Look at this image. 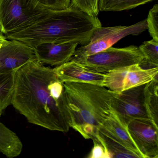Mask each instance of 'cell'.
<instances>
[{"label": "cell", "instance_id": "cell-1", "mask_svg": "<svg viewBox=\"0 0 158 158\" xmlns=\"http://www.w3.org/2000/svg\"><path fill=\"white\" fill-rule=\"evenodd\" d=\"M12 105L30 123L65 133L70 128L64 83L53 69L38 60L29 62L16 72Z\"/></svg>", "mask_w": 158, "mask_h": 158}, {"label": "cell", "instance_id": "cell-2", "mask_svg": "<svg viewBox=\"0 0 158 158\" xmlns=\"http://www.w3.org/2000/svg\"><path fill=\"white\" fill-rule=\"evenodd\" d=\"M101 27L97 16L89 15L70 6L63 10H53L43 20L5 36L9 40L18 41L33 48L48 43H78L83 45Z\"/></svg>", "mask_w": 158, "mask_h": 158}, {"label": "cell", "instance_id": "cell-3", "mask_svg": "<svg viewBox=\"0 0 158 158\" xmlns=\"http://www.w3.org/2000/svg\"><path fill=\"white\" fill-rule=\"evenodd\" d=\"M64 85L70 128L85 139L98 142L99 128L111 112L114 92L92 84L64 82Z\"/></svg>", "mask_w": 158, "mask_h": 158}, {"label": "cell", "instance_id": "cell-4", "mask_svg": "<svg viewBox=\"0 0 158 158\" xmlns=\"http://www.w3.org/2000/svg\"><path fill=\"white\" fill-rule=\"evenodd\" d=\"M53 10L38 0H0V33L22 30L48 17Z\"/></svg>", "mask_w": 158, "mask_h": 158}, {"label": "cell", "instance_id": "cell-5", "mask_svg": "<svg viewBox=\"0 0 158 158\" xmlns=\"http://www.w3.org/2000/svg\"><path fill=\"white\" fill-rule=\"evenodd\" d=\"M91 71L109 73L134 64L144 66L145 58L139 47L130 45L124 48L111 47L97 53L73 60Z\"/></svg>", "mask_w": 158, "mask_h": 158}, {"label": "cell", "instance_id": "cell-6", "mask_svg": "<svg viewBox=\"0 0 158 158\" xmlns=\"http://www.w3.org/2000/svg\"><path fill=\"white\" fill-rule=\"evenodd\" d=\"M147 29L146 19L129 26H115L98 28L94 32L90 41L76 49L70 61L97 53L113 45L129 35L136 36Z\"/></svg>", "mask_w": 158, "mask_h": 158}, {"label": "cell", "instance_id": "cell-7", "mask_svg": "<svg viewBox=\"0 0 158 158\" xmlns=\"http://www.w3.org/2000/svg\"><path fill=\"white\" fill-rule=\"evenodd\" d=\"M145 85L133 87L121 93L114 92L111 108L125 125L133 119L145 120L152 122L146 106Z\"/></svg>", "mask_w": 158, "mask_h": 158}, {"label": "cell", "instance_id": "cell-8", "mask_svg": "<svg viewBox=\"0 0 158 158\" xmlns=\"http://www.w3.org/2000/svg\"><path fill=\"white\" fill-rule=\"evenodd\" d=\"M158 76V67L142 68L134 64L121 68L105 74L102 85L109 90L120 93L151 82Z\"/></svg>", "mask_w": 158, "mask_h": 158}, {"label": "cell", "instance_id": "cell-9", "mask_svg": "<svg viewBox=\"0 0 158 158\" xmlns=\"http://www.w3.org/2000/svg\"><path fill=\"white\" fill-rule=\"evenodd\" d=\"M126 128L144 158H153L158 156V127L152 122L131 120Z\"/></svg>", "mask_w": 158, "mask_h": 158}, {"label": "cell", "instance_id": "cell-10", "mask_svg": "<svg viewBox=\"0 0 158 158\" xmlns=\"http://www.w3.org/2000/svg\"><path fill=\"white\" fill-rule=\"evenodd\" d=\"M37 60L34 48L16 40H6L0 49V73L16 71Z\"/></svg>", "mask_w": 158, "mask_h": 158}, {"label": "cell", "instance_id": "cell-11", "mask_svg": "<svg viewBox=\"0 0 158 158\" xmlns=\"http://www.w3.org/2000/svg\"><path fill=\"white\" fill-rule=\"evenodd\" d=\"M78 43H44L34 48L37 60L42 64L59 66L70 61Z\"/></svg>", "mask_w": 158, "mask_h": 158}, {"label": "cell", "instance_id": "cell-12", "mask_svg": "<svg viewBox=\"0 0 158 158\" xmlns=\"http://www.w3.org/2000/svg\"><path fill=\"white\" fill-rule=\"evenodd\" d=\"M63 82H81L102 85L105 74L91 71L80 64L70 61L53 69Z\"/></svg>", "mask_w": 158, "mask_h": 158}, {"label": "cell", "instance_id": "cell-13", "mask_svg": "<svg viewBox=\"0 0 158 158\" xmlns=\"http://www.w3.org/2000/svg\"><path fill=\"white\" fill-rule=\"evenodd\" d=\"M99 131L110 136L137 156L144 158L128 133L126 125L113 110L101 123Z\"/></svg>", "mask_w": 158, "mask_h": 158}, {"label": "cell", "instance_id": "cell-14", "mask_svg": "<svg viewBox=\"0 0 158 158\" xmlns=\"http://www.w3.org/2000/svg\"><path fill=\"white\" fill-rule=\"evenodd\" d=\"M23 145L15 133L0 122V152L7 158L18 156Z\"/></svg>", "mask_w": 158, "mask_h": 158}, {"label": "cell", "instance_id": "cell-15", "mask_svg": "<svg viewBox=\"0 0 158 158\" xmlns=\"http://www.w3.org/2000/svg\"><path fill=\"white\" fill-rule=\"evenodd\" d=\"M16 71L0 73V117L12 104Z\"/></svg>", "mask_w": 158, "mask_h": 158}, {"label": "cell", "instance_id": "cell-16", "mask_svg": "<svg viewBox=\"0 0 158 158\" xmlns=\"http://www.w3.org/2000/svg\"><path fill=\"white\" fill-rule=\"evenodd\" d=\"M158 76L145 87L147 110L152 122L158 127Z\"/></svg>", "mask_w": 158, "mask_h": 158}, {"label": "cell", "instance_id": "cell-17", "mask_svg": "<svg viewBox=\"0 0 158 158\" xmlns=\"http://www.w3.org/2000/svg\"><path fill=\"white\" fill-rule=\"evenodd\" d=\"M98 142L111 152L112 158H142L137 156L112 137L99 131Z\"/></svg>", "mask_w": 158, "mask_h": 158}, {"label": "cell", "instance_id": "cell-18", "mask_svg": "<svg viewBox=\"0 0 158 158\" xmlns=\"http://www.w3.org/2000/svg\"><path fill=\"white\" fill-rule=\"evenodd\" d=\"M154 0H99V11H122L133 9Z\"/></svg>", "mask_w": 158, "mask_h": 158}, {"label": "cell", "instance_id": "cell-19", "mask_svg": "<svg viewBox=\"0 0 158 158\" xmlns=\"http://www.w3.org/2000/svg\"><path fill=\"white\" fill-rule=\"evenodd\" d=\"M139 48L144 56L145 67H158V42L152 39L145 41Z\"/></svg>", "mask_w": 158, "mask_h": 158}, {"label": "cell", "instance_id": "cell-20", "mask_svg": "<svg viewBox=\"0 0 158 158\" xmlns=\"http://www.w3.org/2000/svg\"><path fill=\"white\" fill-rule=\"evenodd\" d=\"M99 0H71L70 6L89 15L97 16L100 11Z\"/></svg>", "mask_w": 158, "mask_h": 158}, {"label": "cell", "instance_id": "cell-21", "mask_svg": "<svg viewBox=\"0 0 158 158\" xmlns=\"http://www.w3.org/2000/svg\"><path fill=\"white\" fill-rule=\"evenodd\" d=\"M147 29L153 40L158 42V5L150 9L146 19Z\"/></svg>", "mask_w": 158, "mask_h": 158}, {"label": "cell", "instance_id": "cell-22", "mask_svg": "<svg viewBox=\"0 0 158 158\" xmlns=\"http://www.w3.org/2000/svg\"><path fill=\"white\" fill-rule=\"evenodd\" d=\"M46 8L52 10L66 9L70 6L71 0H38Z\"/></svg>", "mask_w": 158, "mask_h": 158}, {"label": "cell", "instance_id": "cell-23", "mask_svg": "<svg viewBox=\"0 0 158 158\" xmlns=\"http://www.w3.org/2000/svg\"><path fill=\"white\" fill-rule=\"evenodd\" d=\"M94 146L92 149L91 156L89 158H101L104 155V148L97 141H93Z\"/></svg>", "mask_w": 158, "mask_h": 158}, {"label": "cell", "instance_id": "cell-24", "mask_svg": "<svg viewBox=\"0 0 158 158\" xmlns=\"http://www.w3.org/2000/svg\"><path fill=\"white\" fill-rule=\"evenodd\" d=\"M102 146L104 147L105 151H104V155L101 158H112L111 152L107 149V148L105 145H102Z\"/></svg>", "mask_w": 158, "mask_h": 158}, {"label": "cell", "instance_id": "cell-25", "mask_svg": "<svg viewBox=\"0 0 158 158\" xmlns=\"http://www.w3.org/2000/svg\"><path fill=\"white\" fill-rule=\"evenodd\" d=\"M6 40H7V39H6L5 36L3 35L2 33H0V49L3 45V44L5 43Z\"/></svg>", "mask_w": 158, "mask_h": 158}, {"label": "cell", "instance_id": "cell-26", "mask_svg": "<svg viewBox=\"0 0 158 158\" xmlns=\"http://www.w3.org/2000/svg\"><path fill=\"white\" fill-rule=\"evenodd\" d=\"M153 158H158V156H156V157Z\"/></svg>", "mask_w": 158, "mask_h": 158}]
</instances>
